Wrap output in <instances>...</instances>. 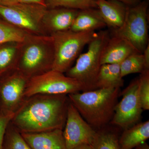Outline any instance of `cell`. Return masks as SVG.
<instances>
[{"label":"cell","mask_w":149,"mask_h":149,"mask_svg":"<svg viewBox=\"0 0 149 149\" xmlns=\"http://www.w3.org/2000/svg\"><path fill=\"white\" fill-rule=\"evenodd\" d=\"M69 102L68 96L65 95H37L26 98L11 123L20 133L63 130Z\"/></svg>","instance_id":"obj_1"},{"label":"cell","mask_w":149,"mask_h":149,"mask_svg":"<svg viewBox=\"0 0 149 149\" xmlns=\"http://www.w3.org/2000/svg\"><path fill=\"white\" fill-rule=\"evenodd\" d=\"M120 88H107L68 95L69 101L84 120L97 130L111 121Z\"/></svg>","instance_id":"obj_2"},{"label":"cell","mask_w":149,"mask_h":149,"mask_svg":"<svg viewBox=\"0 0 149 149\" xmlns=\"http://www.w3.org/2000/svg\"><path fill=\"white\" fill-rule=\"evenodd\" d=\"M54 60L51 35L27 34L21 42L16 70L30 79L52 70Z\"/></svg>","instance_id":"obj_3"},{"label":"cell","mask_w":149,"mask_h":149,"mask_svg":"<svg viewBox=\"0 0 149 149\" xmlns=\"http://www.w3.org/2000/svg\"><path fill=\"white\" fill-rule=\"evenodd\" d=\"M110 37L109 30L96 33L88 45L87 52L80 54L74 66L65 72L66 76L78 80L83 85L84 92L97 89L96 81L102 65V55Z\"/></svg>","instance_id":"obj_4"},{"label":"cell","mask_w":149,"mask_h":149,"mask_svg":"<svg viewBox=\"0 0 149 149\" xmlns=\"http://www.w3.org/2000/svg\"><path fill=\"white\" fill-rule=\"evenodd\" d=\"M96 34L95 31L76 32L68 29L50 35L52 37L54 51L52 70L65 73Z\"/></svg>","instance_id":"obj_5"},{"label":"cell","mask_w":149,"mask_h":149,"mask_svg":"<svg viewBox=\"0 0 149 149\" xmlns=\"http://www.w3.org/2000/svg\"><path fill=\"white\" fill-rule=\"evenodd\" d=\"M149 1L143 0L128 6L122 26L109 31L110 36L121 37L129 42L140 53L143 54L149 44L148 29Z\"/></svg>","instance_id":"obj_6"},{"label":"cell","mask_w":149,"mask_h":149,"mask_svg":"<svg viewBox=\"0 0 149 149\" xmlns=\"http://www.w3.org/2000/svg\"><path fill=\"white\" fill-rule=\"evenodd\" d=\"M83 85L78 80L56 70H49L29 79L24 96L37 95H68L84 92Z\"/></svg>","instance_id":"obj_7"},{"label":"cell","mask_w":149,"mask_h":149,"mask_svg":"<svg viewBox=\"0 0 149 149\" xmlns=\"http://www.w3.org/2000/svg\"><path fill=\"white\" fill-rule=\"evenodd\" d=\"M47 10L46 6L36 3L0 5V17L28 34L47 35L42 24Z\"/></svg>","instance_id":"obj_8"},{"label":"cell","mask_w":149,"mask_h":149,"mask_svg":"<svg viewBox=\"0 0 149 149\" xmlns=\"http://www.w3.org/2000/svg\"><path fill=\"white\" fill-rule=\"evenodd\" d=\"M139 77L132 80L122 92L121 101L118 102L111 124L123 130L139 123L143 109L139 96Z\"/></svg>","instance_id":"obj_9"},{"label":"cell","mask_w":149,"mask_h":149,"mask_svg":"<svg viewBox=\"0 0 149 149\" xmlns=\"http://www.w3.org/2000/svg\"><path fill=\"white\" fill-rule=\"evenodd\" d=\"M63 135L68 149H72L80 145L92 146L96 130L88 124L69 101Z\"/></svg>","instance_id":"obj_10"},{"label":"cell","mask_w":149,"mask_h":149,"mask_svg":"<svg viewBox=\"0 0 149 149\" xmlns=\"http://www.w3.org/2000/svg\"><path fill=\"white\" fill-rule=\"evenodd\" d=\"M29 78L15 70L7 74L0 83L1 109L15 112L24 102Z\"/></svg>","instance_id":"obj_11"},{"label":"cell","mask_w":149,"mask_h":149,"mask_svg":"<svg viewBox=\"0 0 149 149\" xmlns=\"http://www.w3.org/2000/svg\"><path fill=\"white\" fill-rule=\"evenodd\" d=\"M79 10L64 7L47 8L42 20L46 35L70 29Z\"/></svg>","instance_id":"obj_12"},{"label":"cell","mask_w":149,"mask_h":149,"mask_svg":"<svg viewBox=\"0 0 149 149\" xmlns=\"http://www.w3.org/2000/svg\"><path fill=\"white\" fill-rule=\"evenodd\" d=\"M63 130H54L39 133H20L32 149H68Z\"/></svg>","instance_id":"obj_13"},{"label":"cell","mask_w":149,"mask_h":149,"mask_svg":"<svg viewBox=\"0 0 149 149\" xmlns=\"http://www.w3.org/2000/svg\"><path fill=\"white\" fill-rule=\"evenodd\" d=\"M96 3L106 26L114 29L122 26L129 6L118 0H96Z\"/></svg>","instance_id":"obj_14"},{"label":"cell","mask_w":149,"mask_h":149,"mask_svg":"<svg viewBox=\"0 0 149 149\" xmlns=\"http://www.w3.org/2000/svg\"><path fill=\"white\" fill-rule=\"evenodd\" d=\"M136 53L139 52L127 40L110 36L104 49L102 64L120 63L128 56Z\"/></svg>","instance_id":"obj_15"},{"label":"cell","mask_w":149,"mask_h":149,"mask_svg":"<svg viewBox=\"0 0 149 149\" xmlns=\"http://www.w3.org/2000/svg\"><path fill=\"white\" fill-rule=\"evenodd\" d=\"M106 26L97 8L80 10L70 28L76 32L95 31Z\"/></svg>","instance_id":"obj_16"},{"label":"cell","mask_w":149,"mask_h":149,"mask_svg":"<svg viewBox=\"0 0 149 149\" xmlns=\"http://www.w3.org/2000/svg\"><path fill=\"white\" fill-rule=\"evenodd\" d=\"M149 138V120L138 123L123 130L119 143L120 149H133Z\"/></svg>","instance_id":"obj_17"},{"label":"cell","mask_w":149,"mask_h":149,"mask_svg":"<svg viewBox=\"0 0 149 149\" xmlns=\"http://www.w3.org/2000/svg\"><path fill=\"white\" fill-rule=\"evenodd\" d=\"M123 78L120 63L102 64L97 77L96 88H120L124 84Z\"/></svg>","instance_id":"obj_18"},{"label":"cell","mask_w":149,"mask_h":149,"mask_svg":"<svg viewBox=\"0 0 149 149\" xmlns=\"http://www.w3.org/2000/svg\"><path fill=\"white\" fill-rule=\"evenodd\" d=\"M21 42H9L0 45V75L16 69Z\"/></svg>","instance_id":"obj_19"},{"label":"cell","mask_w":149,"mask_h":149,"mask_svg":"<svg viewBox=\"0 0 149 149\" xmlns=\"http://www.w3.org/2000/svg\"><path fill=\"white\" fill-rule=\"evenodd\" d=\"M118 128L108 127L96 130L92 146L93 149H120Z\"/></svg>","instance_id":"obj_20"},{"label":"cell","mask_w":149,"mask_h":149,"mask_svg":"<svg viewBox=\"0 0 149 149\" xmlns=\"http://www.w3.org/2000/svg\"><path fill=\"white\" fill-rule=\"evenodd\" d=\"M120 67L123 78L133 73L141 74L146 70L143 54L136 53L128 56L120 63Z\"/></svg>","instance_id":"obj_21"},{"label":"cell","mask_w":149,"mask_h":149,"mask_svg":"<svg viewBox=\"0 0 149 149\" xmlns=\"http://www.w3.org/2000/svg\"><path fill=\"white\" fill-rule=\"evenodd\" d=\"M27 34L6 22L0 20V45L9 42H21Z\"/></svg>","instance_id":"obj_22"},{"label":"cell","mask_w":149,"mask_h":149,"mask_svg":"<svg viewBox=\"0 0 149 149\" xmlns=\"http://www.w3.org/2000/svg\"><path fill=\"white\" fill-rule=\"evenodd\" d=\"M96 0H45V4L48 9L57 7L80 10L97 8Z\"/></svg>","instance_id":"obj_23"},{"label":"cell","mask_w":149,"mask_h":149,"mask_svg":"<svg viewBox=\"0 0 149 149\" xmlns=\"http://www.w3.org/2000/svg\"><path fill=\"white\" fill-rule=\"evenodd\" d=\"M9 126V125H8ZM4 149H32L21 133L12 125L8 127L5 136Z\"/></svg>","instance_id":"obj_24"},{"label":"cell","mask_w":149,"mask_h":149,"mask_svg":"<svg viewBox=\"0 0 149 149\" xmlns=\"http://www.w3.org/2000/svg\"><path fill=\"white\" fill-rule=\"evenodd\" d=\"M139 96L143 110H149V70H145L140 74Z\"/></svg>","instance_id":"obj_25"},{"label":"cell","mask_w":149,"mask_h":149,"mask_svg":"<svg viewBox=\"0 0 149 149\" xmlns=\"http://www.w3.org/2000/svg\"><path fill=\"white\" fill-rule=\"evenodd\" d=\"M15 112L1 110L0 111V149H3L4 141L7 129Z\"/></svg>","instance_id":"obj_26"},{"label":"cell","mask_w":149,"mask_h":149,"mask_svg":"<svg viewBox=\"0 0 149 149\" xmlns=\"http://www.w3.org/2000/svg\"><path fill=\"white\" fill-rule=\"evenodd\" d=\"M22 3H36L46 6L45 0H0V5L6 6Z\"/></svg>","instance_id":"obj_27"},{"label":"cell","mask_w":149,"mask_h":149,"mask_svg":"<svg viewBox=\"0 0 149 149\" xmlns=\"http://www.w3.org/2000/svg\"><path fill=\"white\" fill-rule=\"evenodd\" d=\"M145 69L149 70V44L145 49L143 53Z\"/></svg>","instance_id":"obj_28"},{"label":"cell","mask_w":149,"mask_h":149,"mask_svg":"<svg viewBox=\"0 0 149 149\" xmlns=\"http://www.w3.org/2000/svg\"><path fill=\"white\" fill-rule=\"evenodd\" d=\"M121 1L129 6L135 5L143 0H118Z\"/></svg>","instance_id":"obj_29"},{"label":"cell","mask_w":149,"mask_h":149,"mask_svg":"<svg viewBox=\"0 0 149 149\" xmlns=\"http://www.w3.org/2000/svg\"><path fill=\"white\" fill-rule=\"evenodd\" d=\"M72 149H93V147L91 145L83 144V145L77 146Z\"/></svg>","instance_id":"obj_30"},{"label":"cell","mask_w":149,"mask_h":149,"mask_svg":"<svg viewBox=\"0 0 149 149\" xmlns=\"http://www.w3.org/2000/svg\"><path fill=\"white\" fill-rule=\"evenodd\" d=\"M135 149H149L148 145L146 142L142 143L136 146Z\"/></svg>","instance_id":"obj_31"},{"label":"cell","mask_w":149,"mask_h":149,"mask_svg":"<svg viewBox=\"0 0 149 149\" xmlns=\"http://www.w3.org/2000/svg\"><path fill=\"white\" fill-rule=\"evenodd\" d=\"M147 1H149V0H147Z\"/></svg>","instance_id":"obj_32"}]
</instances>
